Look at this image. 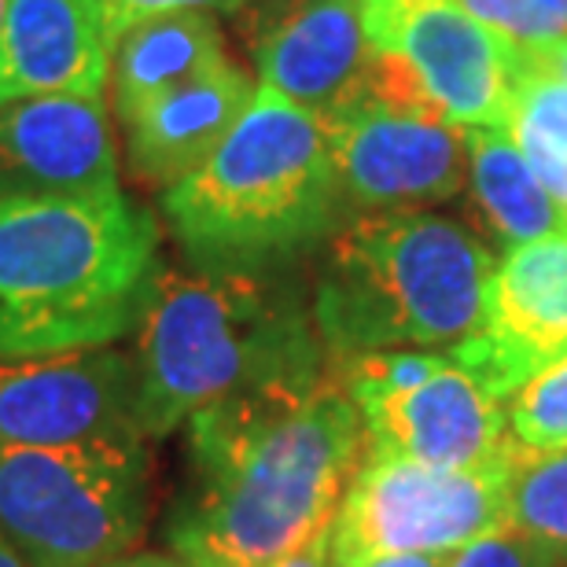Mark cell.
<instances>
[{"label": "cell", "mask_w": 567, "mask_h": 567, "mask_svg": "<svg viewBox=\"0 0 567 567\" xmlns=\"http://www.w3.org/2000/svg\"><path fill=\"white\" fill-rule=\"evenodd\" d=\"M365 427L332 372L236 391L188 416V480L163 524L192 567H277L332 527Z\"/></svg>", "instance_id": "obj_1"}, {"label": "cell", "mask_w": 567, "mask_h": 567, "mask_svg": "<svg viewBox=\"0 0 567 567\" xmlns=\"http://www.w3.org/2000/svg\"><path fill=\"white\" fill-rule=\"evenodd\" d=\"M158 274V221L122 185L0 192V361L115 347Z\"/></svg>", "instance_id": "obj_2"}, {"label": "cell", "mask_w": 567, "mask_h": 567, "mask_svg": "<svg viewBox=\"0 0 567 567\" xmlns=\"http://www.w3.org/2000/svg\"><path fill=\"white\" fill-rule=\"evenodd\" d=\"M133 336L144 439L169 435L236 391L328 369L310 306L277 269H163Z\"/></svg>", "instance_id": "obj_3"}, {"label": "cell", "mask_w": 567, "mask_h": 567, "mask_svg": "<svg viewBox=\"0 0 567 567\" xmlns=\"http://www.w3.org/2000/svg\"><path fill=\"white\" fill-rule=\"evenodd\" d=\"M163 218L199 269L266 274L339 229V192L321 115L258 85L203 163L163 188Z\"/></svg>", "instance_id": "obj_4"}, {"label": "cell", "mask_w": 567, "mask_h": 567, "mask_svg": "<svg viewBox=\"0 0 567 567\" xmlns=\"http://www.w3.org/2000/svg\"><path fill=\"white\" fill-rule=\"evenodd\" d=\"M494 262L439 214L369 210L328 236L313 328L328 358L457 343L486 321Z\"/></svg>", "instance_id": "obj_5"}, {"label": "cell", "mask_w": 567, "mask_h": 567, "mask_svg": "<svg viewBox=\"0 0 567 567\" xmlns=\"http://www.w3.org/2000/svg\"><path fill=\"white\" fill-rule=\"evenodd\" d=\"M147 475L144 442L0 450V535L27 567H107L137 546Z\"/></svg>", "instance_id": "obj_6"}, {"label": "cell", "mask_w": 567, "mask_h": 567, "mask_svg": "<svg viewBox=\"0 0 567 567\" xmlns=\"http://www.w3.org/2000/svg\"><path fill=\"white\" fill-rule=\"evenodd\" d=\"M365 89L450 126L505 130L516 44L461 0H361Z\"/></svg>", "instance_id": "obj_7"}, {"label": "cell", "mask_w": 567, "mask_h": 567, "mask_svg": "<svg viewBox=\"0 0 567 567\" xmlns=\"http://www.w3.org/2000/svg\"><path fill=\"white\" fill-rule=\"evenodd\" d=\"M513 450L502 464L475 472L369 457L332 519V567H365L410 553H453L502 527Z\"/></svg>", "instance_id": "obj_8"}, {"label": "cell", "mask_w": 567, "mask_h": 567, "mask_svg": "<svg viewBox=\"0 0 567 567\" xmlns=\"http://www.w3.org/2000/svg\"><path fill=\"white\" fill-rule=\"evenodd\" d=\"M321 122L339 192L358 207L421 210L453 199L468 181L464 133L431 111L399 107L361 89Z\"/></svg>", "instance_id": "obj_9"}, {"label": "cell", "mask_w": 567, "mask_h": 567, "mask_svg": "<svg viewBox=\"0 0 567 567\" xmlns=\"http://www.w3.org/2000/svg\"><path fill=\"white\" fill-rule=\"evenodd\" d=\"M144 442L137 369L115 347L0 361V450Z\"/></svg>", "instance_id": "obj_10"}, {"label": "cell", "mask_w": 567, "mask_h": 567, "mask_svg": "<svg viewBox=\"0 0 567 567\" xmlns=\"http://www.w3.org/2000/svg\"><path fill=\"white\" fill-rule=\"evenodd\" d=\"M369 457H402L431 468H494L513 450L505 405L446 358L424 383L358 399Z\"/></svg>", "instance_id": "obj_11"}, {"label": "cell", "mask_w": 567, "mask_h": 567, "mask_svg": "<svg viewBox=\"0 0 567 567\" xmlns=\"http://www.w3.org/2000/svg\"><path fill=\"white\" fill-rule=\"evenodd\" d=\"M118 185L107 96H27L0 107V192Z\"/></svg>", "instance_id": "obj_12"}, {"label": "cell", "mask_w": 567, "mask_h": 567, "mask_svg": "<svg viewBox=\"0 0 567 567\" xmlns=\"http://www.w3.org/2000/svg\"><path fill=\"white\" fill-rule=\"evenodd\" d=\"M258 85L313 115H328L365 89L369 44L361 0H288L255 38Z\"/></svg>", "instance_id": "obj_13"}, {"label": "cell", "mask_w": 567, "mask_h": 567, "mask_svg": "<svg viewBox=\"0 0 567 567\" xmlns=\"http://www.w3.org/2000/svg\"><path fill=\"white\" fill-rule=\"evenodd\" d=\"M111 33L100 0H8L0 107L27 96H107Z\"/></svg>", "instance_id": "obj_14"}, {"label": "cell", "mask_w": 567, "mask_h": 567, "mask_svg": "<svg viewBox=\"0 0 567 567\" xmlns=\"http://www.w3.org/2000/svg\"><path fill=\"white\" fill-rule=\"evenodd\" d=\"M251 96V78L225 60L192 82L133 107L130 115H122L133 174L144 185L158 188H169L174 181L192 174L225 141Z\"/></svg>", "instance_id": "obj_15"}, {"label": "cell", "mask_w": 567, "mask_h": 567, "mask_svg": "<svg viewBox=\"0 0 567 567\" xmlns=\"http://www.w3.org/2000/svg\"><path fill=\"white\" fill-rule=\"evenodd\" d=\"M483 324L538 372L567 354V233L508 247L486 288Z\"/></svg>", "instance_id": "obj_16"}, {"label": "cell", "mask_w": 567, "mask_h": 567, "mask_svg": "<svg viewBox=\"0 0 567 567\" xmlns=\"http://www.w3.org/2000/svg\"><path fill=\"white\" fill-rule=\"evenodd\" d=\"M225 60L229 55L210 11H177L122 30L111 44L107 78L118 118Z\"/></svg>", "instance_id": "obj_17"}, {"label": "cell", "mask_w": 567, "mask_h": 567, "mask_svg": "<svg viewBox=\"0 0 567 567\" xmlns=\"http://www.w3.org/2000/svg\"><path fill=\"white\" fill-rule=\"evenodd\" d=\"M464 155L480 214L505 247L567 233V214L535 181L505 130H464Z\"/></svg>", "instance_id": "obj_18"}, {"label": "cell", "mask_w": 567, "mask_h": 567, "mask_svg": "<svg viewBox=\"0 0 567 567\" xmlns=\"http://www.w3.org/2000/svg\"><path fill=\"white\" fill-rule=\"evenodd\" d=\"M505 524L567 567V450L535 453L516 442L505 480Z\"/></svg>", "instance_id": "obj_19"}, {"label": "cell", "mask_w": 567, "mask_h": 567, "mask_svg": "<svg viewBox=\"0 0 567 567\" xmlns=\"http://www.w3.org/2000/svg\"><path fill=\"white\" fill-rule=\"evenodd\" d=\"M505 130L535 133L538 141L567 152V85L535 63L524 49H516L513 96H508Z\"/></svg>", "instance_id": "obj_20"}, {"label": "cell", "mask_w": 567, "mask_h": 567, "mask_svg": "<svg viewBox=\"0 0 567 567\" xmlns=\"http://www.w3.org/2000/svg\"><path fill=\"white\" fill-rule=\"evenodd\" d=\"M508 405L519 446L535 453L567 450V354L542 369Z\"/></svg>", "instance_id": "obj_21"}, {"label": "cell", "mask_w": 567, "mask_h": 567, "mask_svg": "<svg viewBox=\"0 0 567 567\" xmlns=\"http://www.w3.org/2000/svg\"><path fill=\"white\" fill-rule=\"evenodd\" d=\"M461 4L516 49H546L567 38V11L560 0H461Z\"/></svg>", "instance_id": "obj_22"}, {"label": "cell", "mask_w": 567, "mask_h": 567, "mask_svg": "<svg viewBox=\"0 0 567 567\" xmlns=\"http://www.w3.org/2000/svg\"><path fill=\"white\" fill-rule=\"evenodd\" d=\"M446 567H557L535 542L524 538L508 524L486 530L483 538L453 549Z\"/></svg>", "instance_id": "obj_23"}, {"label": "cell", "mask_w": 567, "mask_h": 567, "mask_svg": "<svg viewBox=\"0 0 567 567\" xmlns=\"http://www.w3.org/2000/svg\"><path fill=\"white\" fill-rule=\"evenodd\" d=\"M251 0H100L104 11L111 44L122 30L137 27V22L158 19V16H177V11H210V16H233V11L247 8Z\"/></svg>", "instance_id": "obj_24"}, {"label": "cell", "mask_w": 567, "mask_h": 567, "mask_svg": "<svg viewBox=\"0 0 567 567\" xmlns=\"http://www.w3.org/2000/svg\"><path fill=\"white\" fill-rule=\"evenodd\" d=\"M277 567H332V527H328L324 535H317L310 546L291 553V557Z\"/></svg>", "instance_id": "obj_25"}, {"label": "cell", "mask_w": 567, "mask_h": 567, "mask_svg": "<svg viewBox=\"0 0 567 567\" xmlns=\"http://www.w3.org/2000/svg\"><path fill=\"white\" fill-rule=\"evenodd\" d=\"M530 60L542 63L553 78H560V82L567 85V38L557 41V44H546V49H524Z\"/></svg>", "instance_id": "obj_26"}, {"label": "cell", "mask_w": 567, "mask_h": 567, "mask_svg": "<svg viewBox=\"0 0 567 567\" xmlns=\"http://www.w3.org/2000/svg\"><path fill=\"white\" fill-rule=\"evenodd\" d=\"M450 553H410V557H388V560H372L365 567H446Z\"/></svg>", "instance_id": "obj_27"}, {"label": "cell", "mask_w": 567, "mask_h": 567, "mask_svg": "<svg viewBox=\"0 0 567 567\" xmlns=\"http://www.w3.org/2000/svg\"><path fill=\"white\" fill-rule=\"evenodd\" d=\"M107 567H192V564L181 557H163V553H126V557H118Z\"/></svg>", "instance_id": "obj_28"}, {"label": "cell", "mask_w": 567, "mask_h": 567, "mask_svg": "<svg viewBox=\"0 0 567 567\" xmlns=\"http://www.w3.org/2000/svg\"><path fill=\"white\" fill-rule=\"evenodd\" d=\"M0 567H27V560H22L19 553L8 546L4 535H0Z\"/></svg>", "instance_id": "obj_29"}, {"label": "cell", "mask_w": 567, "mask_h": 567, "mask_svg": "<svg viewBox=\"0 0 567 567\" xmlns=\"http://www.w3.org/2000/svg\"><path fill=\"white\" fill-rule=\"evenodd\" d=\"M4 16H8V0H0V30H4Z\"/></svg>", "instance_id": "obj_30"}, {"label": "cell", "mask_w": 567, "mask_h": 567, "mask_svg": "<svg viewBox=\"0 0 567 567\" xmlns=\"http://www.w3.org/2000/svg\"><path fill=\"white\" fill-rule=\"evenodd\" d=\"M560 8H564V11H567V0H560Z\"/></svg>", "instance_id": "obj_31"}]
</instances>
